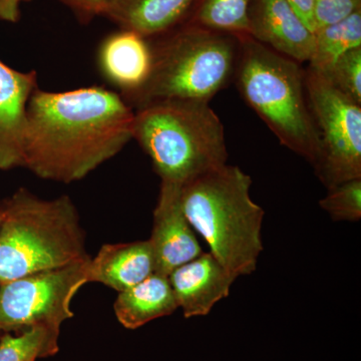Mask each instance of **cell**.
I'll use <instances>...</instances> for the list:
<instances>
[{"instance_id": "1", "label": "cell", "mask_w": 361, "mask_h": 361, "mask_svg": "<svg viewBox=\"0 0 361 361\" xmlns=\"http://www.w3.org/2000/svg\"><path fill=\"white\" fill-rule=\"evenodd\" d=\"M134 116L120 94L103 87H37L27 106L23 168L40 179L82 180L133 140Z\"/></svg>"}, {"instance_id": "2", "label": "cell", "mask_w": 361, "mask_h": 361, "mask_svg": "<svg viewBox=\"0 0 361 361\" xmlns=\"http://www.w3.org/2000/svg\"><path fill=\"white\" fill-rule=\"evenodd\" d=\"M251 185L250 176L226 164L188 183L180 193L190 225L236 279L256 270L263 251L264 210L251 198Z\"/></svg>"}, {"instance_id": "3", "label": "cell", "mask_w": 361, "mask_h": 361, "mask_svg": "<svg viewBox=\"0 0 361 361\" xmlns=\"http://www.w3.org/2000/svg\"><path fill=\"white\" fill-rule=\"evenodd\" d=\"M133 139L151 158L161 184L183 188L227 164L224 126L206 102L166 99L139 106Z\"/></svg>"}, {"instance_id": "4", "label": "cell", "mask_w": 361, "mask_h": 361, "mask_svg": "<svg viewBox=\"0 0 361 361\" xmlns=\"http://www.w3.org/2000/svg\"><path fill=\"white\" fill-rule=\"evenodd\" d=\"M0 283L90 258L70 197L42 199L25 188L2 207Z\"/></svg>"}, {"instance_id": "5", "label": "cell", "mask_w": 361, "mask_h": 361, "mask_svg": "<svg viewBox=\"0 0 361 361\" xmlns=\"http://www.w3.org/2000/svg\"><path fill=\"white\" fill-rule=\"evenodd\" d=\"M149 40L153 65L148 82L129 99L135 108L166 99L209 103L234 78L237 35L187 21Z\"/></svg>"}, {"instance_id": "6", "label": "cell", "mask_w": 361, "mask_h": 361, "mask_svg": "<svg viewBox=\"0 0 361 361\" xmlns=\"http://www.w3.org/2000/svg\"><path fill=\"white\" fill-rule=\"evenodd\" d=\"M234 78L240 94L284 147L314 165L319 139L300 63L273 51L250 35H237Z\"/></svg>"}, {"instance_id": "7", "label": "cell", "mask_w": 361, "mask_h": 361, "mask_svg": "<svg viewBox=\"0 0 361 361\" xmlns=\"http://www.w3.org/2000/svg\"><path fill=\"white\" fill-rule=\"evenodd\" d=\"M305 90L319 139V156L313 165L316 175L327 189L361 179V104L310 66Z\"/></svg>"}, {"instance_id": "8", "label": "cell", "mask_w": 361, "mask_h": 361, "mask_svg": "<svg viewBox=\"0 0 361 361\" xmlns=\"http://www.w3.org/2000/svg\"><path fill=\"white\" fill-rule=\"evenodd\" d=\"M90 257L0 285V330L44 327L59 334L73 317L71 303L89 283Z\"/></svg>"}, {"instance_id": "9", "label": "cell", "mask_w": 361, "mask_h": 361, "mask_svg": "<svg viewBox=\"0 0 361 361\" xmlns=\"http://www.w3.org/2000/svg\"><path fill=\"white\" fill-rule=\"evenodd\" d=\"M182 188L161 184L158 203L154 210L151 243L155 273L169 276L176 268L199 257L200 243L180 203Z\"/></svg>"}, {"instance_id": "10", "label": "cell", "mask_w": 361, "mask_h": 361, "mask_svg": "<svg viewBox=\"0 0 361 361\" xmlns=\"http://www.w3.org/2000/svg\"><path fill=\"white\" fill-rule=\"evenodd\" d=\"M248 35L298 63H310L314 51V32L286 0H252Z\"/></svg>"}, {"instance_id": "11", "label": "cell", "mask_w": 361, "mask_h": 361, "mask_svg": "<svg viewBox=\"0 0 361 361\" xmlns=\"http://www.w3.org/2000/svg\"><path fill=\"white\" fill-rule=\"evenodd\" d=\"M37 89L35 71H16L0 59V170L23 167L27 106Z\"/></svg>"}, {"instance_id": "12", "label": "cell", "mask_w": 361, "mask_h": 361, "mask_svg": "<svg viewBox=\"0 0 361 361\" xmlns=\"http://www.w3.org/2000/svg\"><path fill=\"white\" fill-rule=\"evenodd\" d=\"M178 306L186 318L206 316L214 306L229 296L236 278L212 254L202 253L169 275Z\"/></svg>"}, {"instance_id": "13", "label": "cell", "mask_w": 361, "mask_h": 361, "mask_svg": "<svg viewBox=\"0 0 361 361\" xmlns=\"http://www.w3.org/2000/svg\"><path fill=\"white\" fill-rule=\"evenodd\" d=\"M97 63L104 78L128 99L148 82L153 65L149 40L121 30L102 42Z\"/></svg>"}, {"instance_id": "14", "label": "cell", "mask_w": 361, "mask_h": 361, "mask_svg": "<svg viewBox=\"0 0 361 361\" xmlns=\"http://www.w3.org/2000/svg\"><path fill=\"white\" fill-rule=\"evenodd\" d=\"M201 0H108L99 16L121 30L154 39L184 25Z\"/></svg>"}, {"instance_id": "15", "label": "cell", "mask_w": 361, "mask_h": 361, "mask_svg": "<svg viewBox=\"0 0 361 361\" xmlns=\"http://www.w3.org/2000/svg\"><path fill=\"white\" fill-rule=\"evenodd\" d=\"M155 273V260L149 240L106 244L90 258V282L122 292Z\"/></svg>"}, {"instance_id": "16", "label": "cell", "mask_w": 361, "mask_h": 361, "mask_svg": "<svg viewBox=\"0 0 361 361\" xmlns=\"http://www.w3.org/2000/svg\"><path fill=\"white\" fill-rule=\"evenodd\" d=\"M179 308L168 276L154 273L144 281L118 292L114 311L118 322L128 329L173 314Z\"/></svg>"}, {"instance_id": "17", "label": "cell", "mask_w": 361, "mask_h": 361, "mask_svg": "<svg viewBox=\"0 0 361 361\" xmlns=\"http://www.w3.org/2000/svg\"><path fill=\"white\" fill-rule=\"evenodd\" d=\"M314 39L310 68L322 71L342 54L361 47V9L344 20L318 28Z\"/></svg>"}, {"instance_id": "18", "label": "cell", "mask_w": 361, "mask_h": 361, "mask_svg": "<svg viewBox=\"0 0 361 361\" xmlns=\"http://www.w3.org/2000/svg\"><path fill=\"white\" fill-rule=\"evenodd\" d=\"M252 0H201L189 21L234 35H248Z\"/></svg>"}, {"instance_id": "19", "label": "cell", "mask_w": 361, "mask_h": 361, "mask_svg": "<svg viewBox=\"0 0 361 361\" xmlns=\"http://www.w3.org/2000/svg\"><path fill=\"white\" fill-rule=\"evenodd\" d=\"M59 334L32 327L20 336L6 334L0 341V361H35L59 353Z\"/></svg>"}, {"instance_id": "20", "label": "cell", "mask_w": 361, "mask_h": 361, "mask_svg": "<svg viewBox=\"0 0 361 361\" xmlns=\"http://www.w3.org/2000/svg\"><path fill=\"white\" fill-rule=\"evenodd\" d=\"M318 73L342 94L361 104V47L345 52Z\"/></svg>"}, {"instance_id": "21", "label": "cell", "mask_w": 361, "mask_h": 361, "mask_svg": "<svg viewBox=\"0 0 361 361\" xmlns=\"http://www.w3.org/2000/svg\"><path fill=\"white\" fill-rule=\"evenodd\" d=\"M319 205L334 221L357 222L361 218V179H353L329 188Z\"/></svg>"}, {"instance_id": "22", "label": "cell", "mask_w": 361, "mask_h": 361, "mask_svg": "<svg viewBox=\"0 0 361 361\" xmlns=\"http://www.w3.org/2000/svg\"><path fill=\"white\" fill-rule=\"evenodd\" d=\"M361 9V0H314L315 30L348 18Z\"/></svg>"}, {"instance_id": "23", "label": "cell", "mask_w": 361, "mask_h": 361, "mask_svg": "<svg viewBox=\"0 0 361 361\" xmlns=\"http://www.w3.org/2000/svg\"><path fill=\"white\" fill-rule=\"evenodd\" d=\"M68 7L82 23H87L99 16L104 4L108 0H58Z\"/></svg>"}, {"instance_id": "24", "label": "cell", "mask_w": 361, "mask_h": 361, "mask_svg": "<svg viewBox=\"0 0 361 361\" xmlns=\"http://www.w3.org/2000/svg\"><path fill=\"white\" fill-rule=\"evenodd\" d=\"M292 8L300 16L301 20L310 28L311 32H315L314 18H313V8L314 0H286Z\"/></svg>"}, {"instance_id": "25", "label": "cell", "mask_w": 361, "mask_h": 361, "mask_svg": "<svg viewBox=\"0 0 361 361\" xmlns=\"http://www.w3.org/2000/svg\"><path fill=\"white\" fill-rule=\"evenodd\" d=\"M30 0H0V20L16 23L20 20L21 4Z\"/></svg>"}, {"instance_id": "26", "label": "cell", "mask_w": 361, "mask_h": 361, "mask_svg": "<svg viewBox=\"0 0 361 361\" xmlns=\"http://www.w3.org/2000/svg\"><path fill=\"white\" fill-rule=\"evenodd\" d=\"M2 220H4V210L0 208V227H1Z\"/></svg>"}, {"instance_id": "27", "label": "cell", "mask_w": 361, "mask_h": 361, "mask_svg": "<svg viewBox=\"0 0 361 361\" xmlns=\"http://www.w3.org/2000/svg\"><path fill=\"white\" fill-rule=\"evenodd\" d=\"M0 285H1V283H0Z\"/></svg>"}]
</instances>
